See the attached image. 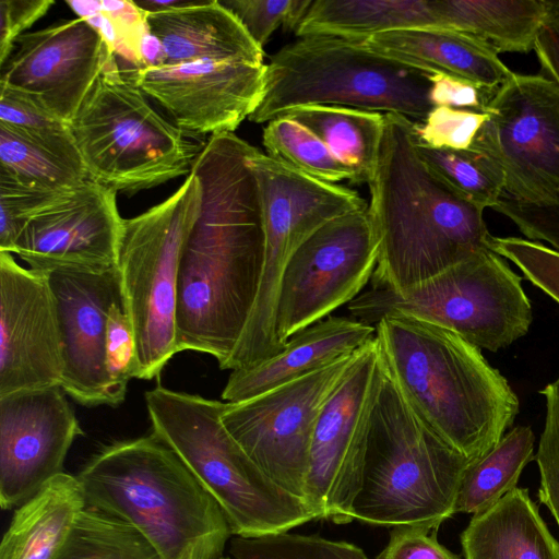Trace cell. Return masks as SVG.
Listing matches in <instances>:
<instances>
[{"mask_svg":"<svg viewBox=\"0 0 559 559\" xmlns=\"http://www.w3.org/2000/svg\"><path fill=\"white\" fill-rule=\"evenodd\" d=\"M255 150L234 132L214 134L191 169L202 204L180 260L177 348L209 354L219 367L246 329L264 262L261 198L249 164Z\"/></svg>","mask_w":559,"mask_h":559,"instance_id":"6da1fadb","label":"cell"},{"mask_svg":"<svg viewBox=\"0 0 559 559\" xmlns=\"http://www.w3.org/2000/svg\"><path fill=\"white\" fill-rule=\"evenodd\" d=\"M416 122L384 114L368 212L378 241L371 288L416 286L490 248L484 210L448 187L416 150Z\"/></svg>","mask_w":559,"mask_h":559,"instance_id":"7a4b0ae2","label":"cell"},{"mask_svg":"<svg viewBox=\"0 0 559 559\" xmlns=\"http://www.w3.org/2000/svg\"><path fill=\"white\" fill-rule=\"evenodd\" d=\"M374 328L389 374L444 442L476 460L501 440L520 402L478 347L449 329L401 313L384 316Z\"/></svg>","mask_w":559,"mask_h":559,"instance_id":"3957f363","label":"cell"},{"mask_svg":"<svg viewBox=\"0 0 559 559\" xmlns=\"http://www.w3.org/2000/svg\"><path fill=\"white\" fill-rule=\"evenodd\" d=\"M85 508L136 528L160 559H219L233 535L216 500L156 433L104 447L76 476Z\"/></svg>","mask_w":559,"mask_h":559,"instance_id":"277c9868","label":"cell"},{"mask_svg":"<svg viewBox=\"0 0 559 559\" xmlns=\"http://www.w3.org/2000/svg\"><path fill=\"white\" fill-rule=\"evenodd\" d=\"M472 461L419 419L382 361L353 519L436 532L455 514L459 489Z\"/></svg>","mask_w":559,"mask_h":559,"instance_id":"5b68a950","label":"cell"},{"mask_svg":"<svg viewBox=\"0 0 559 559\" xmlns=\"http://www.w3.org/2000/svg\"><path fill=\"white\" fill-rule=\"evenodd\" d=\"M153 432L189 467L223 510L231 533L259 537L288 532L316 515L274 483L222 421L227 402L163 386L145 393Z\"/></svg>","mask_w":559,"mask_h":559,"instance_id":"8992f818","label":"cell"},{"mask_svg":"<svg viewBox=\"0 0 559 559\" xmlns=\"http://www.w3.org/2000/svg\"><path fill=\"white\" fill-rule=\"evenodd\" d=\"M429 90V73L373 52L362 39L302 36L271 57L248 119L263 123L296 107L326 105L423 121L433 108Z\"/></svg>","mask_w":559,"mask_h":559,"instance_id":"52a82bcc","label":"cell"},{"mask_svg":"<svg viewBox=\"0 0 559 559\" xmlns=\"http://www.w3.org/2000/svg\"><path fill=\"white\" fill-rule=\"evenodd\" d=\"M70 128L88 179L128 194L190 175L203 147L157 114L116 62L97 78Z\"/></svg>","mask_w":559,"mask_h":559,"instance_id":"ba28073f","label":"cell"},{"mask_svg":"<svg viewBox=\"0 0 559 559\" xmlns=\"http://www.w3.org/2000/svg\"><path fill=\"white\" fill-rule=\"evenodd\" d=\"M201 204V181L190 173L169 198L123 218L117 270L135 337L138 379L157 377L178 353L180 260Z\"/></svg>","mask_w":559,"mask_h":559,"instance_id":"9c48e42d","label":"cell"},{"mask_svg":"<svg viewBox=\"0 0 559 559\" xmlns=\"http://www.w3.org/2000/svg\"><path fill=\"white\" fill-rule=\"evenodd\" d=\"M347 307L353 318L368 325L386 314H406L492 353L524 336L533 321L522 277L490 248L405 290L370 288Z\"/></svg>","mask_w":559,"mask_h":559,"instance_id":"30bf717a","label":"cell"},{"mask_svg":"<svg viewBox=\"0 0 559 559\" xmlns=\"http://www.w3.org/2000/svg\"><path fill=\"white\" fill-rule=\"evenodd\" d=\"M265 237L257 300L246 329L222 369L258 365L284 349L275 332V312L284 269L294 252L326 222L368 209L354 190L308 176L262 153L251 155Z\"/></svg>","mask_w":559,"mask_h":559,"instance_id":"8fae6325","label":"cell"},{"mask_svg":"<svg viewBox=\"0 0 559 559\" xmlns=\"http://www.w3.org/2000/svg\"><path fill=\"white\" fill-rule=\"evenodd\" d=\"M471 148L484 154L503 193L543 204L559 193V86L544 74L515 73L491 95Z\"/></svg>","mask_w":559,"mask_h":559,"instance_id":"7c38bea8","label":"cell"},{"mask_svg":"<svg viewBox=\"0 0 559 559\" xmlns=\"http://www.w3.org/2000/svg\"><path fill=\"white\" fill-rule=\"evenodd\" d=\"M378 241L368 209L337 216L292 255L280 283L275 332L280 344L357 298L371 281Z\"/></svg>","mask_w":559,"mask_h":559,"instance_id":"4fadbf2b","label":"cell"},{"mask_svg":"<svg viewBox=\"0 0 559 559\" xmlns=\"http://www.w3.org/2000/svg\"><path fill=\"white\" fill-rule=\"evenodd\" d=\"M356 353L246 401L226 404L222 421L274 483L305 500L319 415Z\"/></svg>","mask_w":559,"mask_h":559,"instance_id":"5bb4252c","label":"cell"},{"mask_svg":"<svg viewBox=\"0 0 559 559\" xmlns=\"http://www.w3.org/2000/svg\"><path fill=\"white\" fill-rule=\"evenodd\" d=\"M382 370L376 337L358 349L312 436L305 501L316 519L347 524L360 489L369 412Z\"/></svg>","mask_w":559,"mask_h":559,"instance_id":"9a60e30c","label":"cell"},{"mask_svg":"<svg viewBox=\"0 0 559 559\" xmlns=\"http://www.w3.org/2000/svg\"><path fill=\"white\" fill-rule=\"evenodd\" d=\"M116 197L91 179L60 192L27 218L14 253L44 272L117 267L123 218Z\"/></svg>","mask_w":559,"mask_h":559,"instance_id":"2e32d148","label":"cell"},{"mask_svg":"<svg viewBox=\"0 0 559 559\" xmlns=\"http://www.w3.org/2000/svg\"><path fill=\"white\" fill-rule=\"evenodd\" d=\"M0 66V84L34 99L70 123L97 78L115 62V49L86 19L58 21L27 32Z\"/></svg>","mask_w":559,"mask_h":559,"instance_id":"e0dca14e","label":"cell"},{"mask_svg":"<svg viewBox=\"0 0 559 559\" xmlns=\"http://www.w3.org/2000/svg\"><path fill=\"white\" fill-rule=\"evenodd\" d=\"M266 64L193 61L122 72L156 100L187 135L234 132L254 111Z\"/></svg>","mask_w":559,"mask_h":559,"instance_id":"ac0fdd59","label":"cell"},{"mask_svg":"<svg viewBox=\"0 0 559 559\" xmlns=\"http://www.w3.org/2000/svg\"><path fill=\"white\" fill-rule=\"evenodd\" d=\"M62 342L48 272L0 251V396L60 386Z\"/></svg>","mask_w":559,"mask_h":559,"instance_id":"d6986e66","label":"cell"},{"mask_svg":"<svg viewBox=\"0 0 559 559\" xmlns=\"http://www.w3.org/2000/svg\"><path fill=\"white\" fill-rule=\"evenodd\" d=\"M61 386L0 396V504L20 507L52 478L63 462L80 423Z\"/></svg>","mask_w":559,"mask_h":559,"instance_id":"ffe728a7","label":"cell"},{"mask_svg":"<svg viewBox=\"0 0 559 559\" xmlns=\"http://www.w3.org/2000/svg\"><path fill=\"white\" fill-rule=\"evenodd\" d=\"M48 277L62 342L60 386L84 406L108 405L105 342L109 308L121 298L118 270H57Z\"/></svg>","mask_w":559,"mask_h":559,"instance_id":"44dd1931","label":"cell"},{"mask_svg":"<svg viewBox=\"0 0 559 559\" xmlns=\"http://www.w3.org/2000/svg\"><path fill=\"white\" fill-rule=\"evenodd\" d=\"M376 337V328L355 318L328 317L297 332L278 354L233 370L222 397L249 400L352 355Z\"/></svg>","mask_w":559,"mask_h":559,"instance_id":"7402d4cb","label":"cell"},{"mask_svg":"<svg viewBox=\"0 0 559 559\" xmlns=\"http://www.w3.org/2000/svg\"><path fill=\"white\" fill-rule=\"evenodd\" d=\"M376 53L427 73H441L496 91L514 74L489 45L448 28H405L364 40Z\"/></svg>","mask_w":559,"mask_h":559,"instance_id":"603a6c76","label":"cell"},{"mask_svg":"<svg viewBox=\"0 0 559 559\" xmlns=\"http://www.w3.org/2000/svg\"><path fill=\"white\" fill-rule=\"evenodd\" d=\"M144 15L148 34L162 48V66L205 60L264 62L263 48L218 0Z\"/></svg>","mask_w":559,"mask_h":559,"instance_id":"cb8c5ba5","label":"cell"},{"mask_svg":"<svg viewBox=\"0 0 559 559\" xmlns=\"http://www.w3.org/2000/svg\"><path fill=\"white\" fill-rule=\"evenodd\" d=\"M461 545L464 559H559V543L527 489L518 487L472 516Z\"/></svg>","mask_w":559,"mask_h":559,"instance_id":"d4e9b609","label":"cell"},{"mask_svg":"<svg viewBox=\"0 0 559 559\" xmlns=\"http://www.w3.org/2000/svg\"><path fill=\"white\" fill-rule=\"evenodd\" d=\"M85 509L76 476L61 473L16 508L0 546V559H56Z\"/></svg>","mask_w":559,"mask_h":559,"instance_id":"484cf974","label":"cell"},{"mask_svg":"<svg viewBox=\"0 0 559 559\" xmlns=\"http://www.w3.org/2000/svg\"><path fill=\"white\" fill-rule=\"evenodd\" d=\"M405 28H443L437 0H314L295 33L365 40Z\"/></svg>","mask_w":559,"mask_h":559,"instance_id":"4316f807","label":"cell"},{"mask_svg":"<svg viewBox=\"0 0 559 559\" xmlns=\"http://www.w3.org/2000/svg\"><path fill=\"white\" fill-rule=\"evenodd\" d=\"M443 28L472 35L497 53L534 49L547 0H437Z\"/></svg>","mask_w":559,"mask_h":559,"instance_id":"83f0119b","label":"cell"},{"mask_svg":"<svg viewBox=\"0 0 559 559\" xmlns=\"http://www.w3.org/2000/svg\"><path fill=\"white\" fill-rule=\"evenodd\" d=\"M282 116L313 132L350 170L352 182H371L383 138L384 114L343 106L308 105Z\"/></svg>","mask_w":559,"mask_h":559,"instance_id":"f1b7e54d","label":"cell"},{"mask_svg":"<svg viewBox=\"0 0 559 559\" xmlns=\"http://www.w3.org/2000/svg\"><path fill=\"white\" fill-rule=\"evenodd\" d=\"M535 435L530 426H516L486 454L467 467L456 498L455 513H480L516 487L524 467L533 460Z\"/></svg>","mask_w":559,"mask_h":559,"instance_id":"f546056e","label":"cell"},{"mask_svg":"<svg viewBox=\"0 0 559 559\" xmlns=\"http://www.w3.org/2000/svg\"><path fill=\"white\" fill-rule=\"evenodd\" d=\"M56 559H160L130 524L85 508Z\"/></svg>","mask_w":559,"mask_h":559,"instance_id":"4dcf8cb0","label":"cell"},{"mask_svg":"<svg viewBox=\"0 0 559 559\" xmlns=\"http://www.w3.org/2000/svg\"><path fill=\"white\" fill-rule=\"evenodd\" d=\"M0 123L87 176L70 123L4 84H0Z\"/></svg>","mask_w":559,"mask_h":559,"instance_id":"1f68e13d","label":"cell"},{"mask_svg":"<svg viewBox=\"0 0 559 559\" xmlns=\"http://www.w3.org/2000/svg\"><path fill=\"white\" fill-rule=\"evenodd\" d=\"M416 150L427 166L460 197L483 210L498 204L503 181L484 154L473 148H435L417 138Z\"/></svg>","mask_w":559,"mask_h":559,"instance_id":"d6a6232c","label":"cell"},{"mask_svg":"<svg viewBox=\"0 0 559 559\" xmlns=\"http://www.w3.org/2000/svg\"><path fill=\"white\" fill-rule=\"evenodd\" d=\"M267 155L326 182L352 181L350 170L309 129L288 117L267 122L262 135Z\"/></svg>","mask_w":559,"mask_h":559,"instance_id":"836d02e7","label":"cell"},{"mask_svg":"<svg viewBox=\"0 0 559 559\" xmlns=\"http://www.w3.org/2000/svg\"><path fill=\"white\" fill-rule=\"evenodd\" d=\"M88 179L47 151L0 123V182L62 190Z\"/></svg>","mask_w":559,"mask_h":559,"instance_id":"e575fe53","label":"cell"},{"mask_svg":"<svg viewBox=\"0 0 559 559\" xmlns=\"http://www.w3.org/2000/svg\"><path fill=\"white\" fill-rule=\"evenodd\" d=\"M229 552L233 559H369L354 544L288 532L259 537L235 536Z\"/></svg>","mask_w":559,"mask_h":559,"instance_id":"d590c367","label":"cell"},{"mask_svg":"<svg viewBox=\"0 0 559 559\" xmlns=\"http://www.w3.org/2000/svg\"><path fill=\"white\" fill-rule=\"evenodd\" d=\"M105 365L108 405L117 406L123 402L128 383L136 372L134 332L121 298L110 306L107 316Z\"/></svg>","mask_w":559,"mask_h":559,"instance_id":"8d00e7d4","label":"cell"},{"mask_svg":"<svg viewBox=\"0 0 559 559\" xmlns=\"http://www.w3.org/2000/svg\"><path fill=\"white\" fill-rule=\"evenodd\" d=\"M313 0H218L241 23L250 37L261 47L273 32L283 26L298 27Z\"/></svg>","mask_w":559,"mask_h":559,"instance_id":"74e56055","label":"cell"},{"mask_svg":"<svg viewBox=\"0 0 559 559\" xmlns=\"http://www.w3.org/2000/svg\"><path fill=\"white\" fill-rule=\"evenodd\" d=\"M539 393L545 399V421L535 460L539 471V501L559 527V374Z\"/></svg>","mask_w":559,"mask_h":559,"instance_id":"f35d334b","label":"cell"},{"mask_svg":"<svg viewBox=\"0 0 559 559\" xmlns=\"http://www.w3.org/2000/svg\"><path fill=\"white\" fill-rule=\"evenodd\" d=\"M490 249L513 262L523 275L559 305V252L521 237H493Z\"/></svg>","mask_w":559,"mask_h":559,"instance_id":"ab89813d","label":"cell"},{"mask_svg":"<svg viewBox=\"0 0 559 559\" xmlns=\"http://www.w3.org/2000/svg\"><path fill=\"white\" fill-rule=\"evenodd\" d=\"M487 118L486 111L433 107L423 123H416L415 133L419 142L435 148L469 150Z\"/></svg>","mask_w":559,"mask_h":559,"instance_id":"60d3db41","label":"cell"},{"mask_svg":"<svg viewBox=\"0 0 559 559\" xmlns=\"http://www.w3.org/2000/svg\"><path fill=\"white\" fill-rule=\"evenodd\" d=\"M64 190L32 189L0 182V251L14 253L27 218Z\"/></svg>","mask_w":559,"mask_h":559,"instance_id":"b9f144b4","label":"cell"},{"mask_svg":"<svg viewBox=\"0 0 559 559\" xmlns=\"http://www.w3.org/2000/svg\"><path fill=\"white\" fill-rule=\"evenodd\" d=\"M492 210L509 218L526 239L546 241L559 252V193L543 204L521 202L503 193Z\"/></svg>","mask_w":559,"mask_h":559,"instance_id":"7bdbcfd3","label":"cell"},{"mask_svg":"<svg viewBox=\"0 0 559 559\" xmlns=\"http://www.w3.org/2000/svg\"><path fill=\"white\" fill-rule=\"evenodd\" d=\"M53 4L52 0L0 1V66L13 52L16 39Z\"/></svg>","mask_w":559,"mask_h":559,"instance_id":"ee69618b","label":"cell"},{"mask_svg":"<svg viewBox=\"0 0 559 559\" xmlns=\"http://www.w3.org/2000/svg\"><path fill=\"white\" fill-rule=\"evenodd\" d=\"M377 559H460L441 545L435 532L413 526L393 527L389 543Z\"/></svg>","mask_w":559,"mask_h":559,"instance_id":"f6af8a7d","label":"cell"},{"mask_svg":"<svg viewBox=\"0 0 559 559\" xmlns=\"http://www.w3.org/2000/svg\"><path fill=\"white\" fill-rule=\"evenodd\" d=\"M429 99L433 107L444 106L485 112L495 92L474 82L441 73H429Z\"/></svg>","mask_w":559,"mask_h":559,"instance_id":"bcb514c9","label":"cell"},{"mask_svg":"<svg viewBox=\"0 0 559 559\" xmlns=\"http://www.w3.org/2000/svg\"><path fill=\"white\" fill-rule=\"evenodd\" d=\"M534 51L544 75L559 86V0H547V11L537 34Z\"/></svg>","mask_w":559,"mask_h":559,"instance_id":"7dc6e473","label":"cell"},{"mask_svg":"<svg viewBox=\"0 0 559 559\" xmlns=\"http://www.w3.org/2000/svg\"><path fill=\"white\" fill-rule=\"evenodd\" d=\"M135 7L144 14L157 13L174 9L188 8L203 3L205 0H132Z\"/></svg>","mask_w":559,"mask_h":559,"instance_id":"c3c4849f","label":"cell"},{"mask_svg":"<svg viewBox=\"0 0 559 559\" xmlns=\"http://www.w3.org/2000/svg\"><path fill=\"white\" fill-rule=\"evenodd\" d=\"M219 559H233V558H231V557H225V556H223V557H222V558H219Z\"/></svg>","mask_w":559,"mask_h":559,"instance_id":"681fc988","label":"cell"}]
</instances>
